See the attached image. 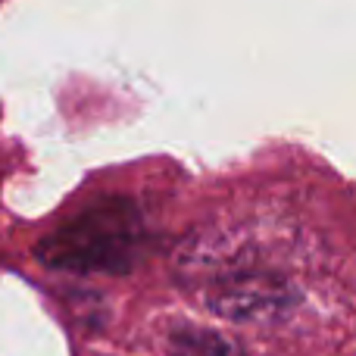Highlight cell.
<instances>
[{
	"instance_id": "6da1fadb",
	"label": "cell",
	"mask_w": 356,
	"mask_h": 356,
	"mask_svg": "<svg viewBox=\"0 0 356 356\" xmlns=\"http://www.w3.org/2000/svg\"><path fill=\"white\" fill-rule=\"evenodd\" d=\"M135 241V216L122 203L94 207L66 222L41 247V259L56 269H122Z\"/></svg>"
}]
</instances>
